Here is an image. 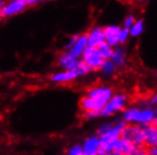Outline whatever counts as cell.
Listing matches in <instances>:
<instances>
[{"instance_id": "obj_1", "label": "cell", "mask_w": 157, "mask_h": 155, "mask_svg": "<svg viewBox=\"0 0 157 155\" xmlns=\"http://www.w3.org/2000/svg\"><path fill=\"white\" fill-rule=\"evenodd\" d=\"M122 118L128 122V124H133L138 126H147V124H153L156 119V112L155 108H149L148 105L146 106H128V108L122 112Z\"/></svg>"}, {"instance_id": "obj_2", "label": "cell", "mask_w": 157, "mask_h": 155, "mask_svg": "<svg viewBox=\"0 0 157 155\" xmlns=\"http://www.w3.org/2000/svg\"><path fill=\"white\" fill-rule=\"evenodd\" d=\"M129 95L125 93H115L101 110V117H113L116 113L123 112L128 108Z\"/></svg>"}, {"instance_id": "obj_3", "label": "cell", "mask_w": 157, "mask_h": 155, "mask_svg": "<svg viewBox=\"0 0 157 155\" xmlns=\"http://www.w3.org/2000/svg\"><path fill=\"white\" fill-rule=\"evenodd\" d=\"M121 137L126 140H129L130 143L138 146V147L145 146V137H144L142 126H138V124H126V126L122 130Z\"/></svg>"}, {"instance_id": "obj_4", "label": "cell", "mask_w": 157, "mask_h": 155, "mask_svg": "<svg viewBox=\"0 0 157 155\" xmlns=\"http://www.w3.org/2000/svg\"><path fill=\"white\" fill-rule=\"evenodd\" d=\"M81 59L86 63H88V66L92 69V71L100 70L102 65H104V62H105V59L102 58V56L99 52L98 48H94V47L86 48V51L83 52Z\"/></svg>"}, {"instance_id": "obj_5", "label": "cell", "mask_w": 157, "mask_h": 155, "mask_svg": "<svg viewBox=\"0 0 157 155\" xmlns=\"http://www.w3.org/2000/svg\"><path fill=\"white\" fill-rule=\"evenodd\" d=\"M28 7V5L23 0H9L5 4V0H1L0 5V15L2 18H8L22 13Z\"/></svg>"}, {"instance_id": "obj_6", "label": "cell", "mask_w": 157, "mask_h": 155, "mask_svg": "<svg viewBox=\"0 0 157 155\" xmlns=\"http://www.w3.org/2000/svg\"><path fill=\"white\" fill-rule=\"evenodd\" d=\"M86 95L107 103V102L109 101L110 97L114 95V92H113L112 87L107 85H94L88 89Z\"/></svg>"}, {"instance_id": "obj_7", "label": "cell", "mask_w": 157, "mask_h": 155, "mask_svg": "<svg viewBox=\"0 0 157 155\" xmlns=\"http://www.w3.org/2000/svg\"><path fill=\"white\" fill-rule=\"evenodd\" d=\"M82 147L86 155H98L101 150V139L99 135L86 137L82 144Z\"/></svg>"}, {"instance_id": "obj_8", "label": "cell", "mask_w": 157, "mask_h": 155, "mask_svg": "<svg viewBox=\"0 0 157 155\" xmlns=\"http://www.w3.org/2000/svg\"><path fill=\"white\" fill-rule=\"evenodd\" d=\"M104 32H105V41L109 43L110 45L114 48L121 45V32L122 28L117 25H109V26L104 27Z\"/></svg>"}, {"instance_id": "obj_9", "label": "cell", "mask_w": 157, "mask_h": 155, "mask_svg": "<svg viewBox=\"0 0 157 155\" xmlns=\"http://www.w3.org/2000/svg\"><path fill=\"white\" fill-rule=\"evenodd\" d=\"M78 77V75L76 74V71L74 69L73 70L63 69L60 70V71L54 73V74L51 75L50 81L52 83H56V84H68V83L74 81Z\"/></svg>"}, {"instance_id": "obj_10", "label": "cell", "mask_w": 157, "mask_h": 155, "mask_svg": "<svg viewBox=\"0 0 157 155\" xmlns=\"http://www.w3.org/2000/svg\"><path fill=\"white\" fill-rule=\"evenodd\" d=\"M78 61V58H76L70 51L66 50L59 54L58 59H57V65L62 69L73 70L75 68V66H76Z\"/></svg>"}, {"instance_id": "obj_11", "label": "cell", "mask_w": 157, "mask_h": 155, "mask_svg": "<svg viewBox=\"0 0 157 155\" xmlns=\"http://www.w3.org/2000/svg\"><path fill=\"white\" fill-rule=\"evenodd\" d=\"M102 42H105V32L102 27H94L88 32L89 47L98 48Z\"/></svg>"}, {"instance_id": "obj_12", "label": "cell", "mask_w": 157, "mask_h": 155, "mask_svg": "<svg viewBox=\"0 0 157 155\" xmlns=\"http://www.w3.org/2000/svg\"><path fill=\"white\" fill-rule=\"evenodd\" d=\"M144 137H145V146L146 147H155L157 146V127L155 124H147L142 126Z\"/></svg>"}, {"instance_id": "obj_13", "label": "cell", "mask_w": 157, "mask_h": 155, "mask_svg": "<svg viewBox=\"0 0 157 155\" xmlns=\"http://www.w3.org/2000/svg\"><path fill=\"white\" fill-rule=\"evenodd\" d=\"M88 47H89V43H88V33H83V34H78L76 42L74 43V45L68 51L73 56H75L76 58L80 59L82 57L83 52L86 51V49Z\"/></svg>"}, {"instance_id": "obj_14", "label": "cell", "mask_w": 157, "mask_h": 155, "mask_svg": "<svg viewBox=\"0 0 157 155\" xmlns=\"http://www.w3.org/2000/svg\"><path fill=\"white\" fill-rule=\"evenodd\" d=\"M112 60L115 62L117 67H123L126 63V51L124 48L116 47L114 50V53L112 56Z\"/></svg>"}, {"instance_id": "obj_15", "label": "cell", "mask_w": 157, "mask_h": 155, "mask_svg": "<svg viewBox=\"0 0 157 155\" xmlns=\"http://www.w3.org/2000/svg\"><path fill=\"white\" fill-rule=\"evenodd\" d=\"M98 50L100 52V54L102 56V58L105 59V60H107V59H112V56L114 53L115 48L105 41V42H102L98 47Z\"/></svg>"}, {"instance_id": "obj_16", "label": "cell", "mask_w": 157, "mask_h": 155, "mask_svg": "<svg viewBox=\"0 0 157 155\" xmlns=\"http://www.w3.org/2000/svg\"><path fill=\"white\" fill-rule=\"evenodd\" d=\"M116 69H117V66L115 65V62L113 61L112 59H107V60H105V62H104V65H102L100 71H101L104 75H106V76H110V75L115 74Z\"/></svg>"}, {"instance_id": "obj_17", "label": "cell", "mask_w": 157, "mask_h": 155, "mask_svg": "<svg viewBox=\"0 0 157 155\" xmlns=\"http://www.w3.org/2000/svg\"><path fill=\"white\" fill-rule=\"evenodd\" d=\"M144 28H145V23L142 20H136V22L133 23V25L130 28V35L133 36V38H137L144 32Z\"/></svg>"}, {"instance_id": "obj_18", "label": "cell", "mask_w": 157, "mask_h": 155, "mask_svg": "<svg viewBox=\"0 0 157 155\" xmlns=\"http://www.w3.org/2000/svg\"><path fill=\"white\" fill-rule=\"evenodd\" d=\"M74 70L76 71V74H78V76H84V75L89 74L90 71H92V69L88 66V63H86L81 58L78 59V63H76V66H75Z\"/></svg>"}, {"instance_id": "obj_19", "label": "cell", "mask_w": 157, "mask_h": 155, "mask_svg": "<svg viewBox=\"0 0 157 155\" xmlns=\"http://www.w3.org/2000/svg\"><path fill=\"white\" fill-rule=\"evenodd\" d=\"M66 155H86L84 150H83L82 145H78V144H75L73 146L67 150Z\"/></svg>"}, {"instance_id": "obj_20", "label": "cell", "mask_w": 157, "mask_h": 155, "mask_svg": "<svg viewBox=\"0 0 157 155\" xmlns=\"http://www.w3.org/2000/svg\"><path fill=\"white\" fill-rule=\"evenodd\" d=\"M100 116H101V111H86V112H83V117L86 120H94V119H97Z\"/></svg>"}, {"instance_id": "obj_21", "label": "cell", "mask_w": 157, "mask_h": 155, "mask_svg": "<svg viewBox=\"0 0 157 155\" xmlns=\"http://www.w3.org/2000/svg\"><path fill=\"white\" fill-rule=\"evenodd\" d=\"M112 127H113V124H112V122H104V124H101L98 127L97 132H98V135L100 136V135H102V134H105V132H108Z\"/></svg>"}, {"instance_id": "obj_22", "label": "cell", "mask_w": 157, "mask_h": 155, "mask_svg": "<svg viewBox=\"0 0 157 155\" xmlns=\"http://www.w3.org/2000/svg\"><path fill=\"white\" fill-rule=\"evenodd\" d=\"M129 36H131V35H130V30H128V28H125V27H123V28H122V32H121V39H120L121 44H124V43L128 41Z\"/></svg>"}, {"instance_id": "obj_23", "label": "cell", "mask_w": 157, "mask_h": 155, "mask_svg": "<svg viewBox=\"0 0 157 155\" xmlns=\"http://www.w3.org/2000/svg\"><path fill=\"white\" fill-rule=\"evenodd\" d=\"M134 22H136V18H134L133 15L126 16V18L124 20V27H125V28H128V30H130V28H131V26L133 25Z\"/></svg>"}, {"instance_id": "obj_24", "label": "cell", "mask_w": 157, "mask_h": 155, "mask_svg": "<svg viewBox=\"0 0 157 155\" xmlns=\"http://www.w3.org/2000/svg\"><path fill=\"white\" fill-rule=\"evenodd\" d=\"M78 34H76V35H73V36H71L70 38V40L67 41V43L65 44V50H70L73 45H74V43L76 42V40H78Z\"/></svg>"}, {"instance_id": "obj_25", "label": "cell", "mask_w": 157, "mask_h": 155, "mask_svg": "<svg viewBox=\"0 0 157 155\" xmlns=\"http://www.w3.org/2000/svg\"><path fill=\"white\" fill-rule=\"evenodd\" d=\"M100 155H124L122 153L121 151H118V150H110V151H107V152H102L100 153Z\"/></svg>"}, {"instance_id": "obj_26", "label": "cell", "mask_w": 157, "mask_h": 155, "mask_svg": "<svg viewBox=\"0 0 157 155\" xmlns=\"http://www.w3.org/2000/svg\"><path fill=\"white\" fill-rule=\"evenodd\" d=\"M148 104H149V105H153V106L157 108V92H155V93H154L153 95L150 96Z\"/></svg>"}, {"instance_id": "obj_27", "label": "cell", "mask_w": 157, "mask_h": 155, "mask_svg": "<svg viewBox=\"0 0 157 155\" xmlns=\"http://www.w3.org/2000/svg\"><path fill=\"white\" fill-rule=\"evenodd\" d=\"M44 0H26L28 2V6H34V5L39 4V2H42Z\"/></svg>"}, {"instance_id": "obj_28", "label": "cell", "mask_w": 157, "mask_h": 155, "mask_svg": "<svg viewBox=\"0 0 157 155\" xmlns=\"http://www.w3.org/2000/svg\"><path fill=\"white\" fill-rule=\"evenodd\" d=\"M148 150H149V152L154 153V154H157V146H155V147H150V148H148Z\"/></svg>"}, {"instance_id": "obj_29", "label": "cell", "mask_w": 157, "mask_h": 155, "mask_svg": "<svg viewBox=\"0 0 157 155\" xmlns=\"http://www.w3.org/2000/svg\"><path fill=\"white\" fill-rule=\"evenodd\" d=\"M154 124H155V126H156V127H157V118H156V119H155V121H154Z\"/></svg>"}, {"instance_id": "obj_30", "label": "cell", "mask_w": 157, "mask_h": 155, "mask_svg": "<svg viewBox=\"0 0 157 155\" xmlns=\"http://www.w3.org/2000/svg\"><path fill=\"white\" fill-rule=\"evenodd\" d=\"M44 1H49V0H44Z\"/></svg>"}, {"instance_id": "obj_31", "label": "cell", "mask_w": 157, "mask_h": 155, "mask_svg": "<svg viewBox=\"0 0 157 155\" xmlns=\"http://www.w3.org/2000/svg\"><path fill=\"white\" fill-rule=\"evenodd\" d=\"M98 155H100V154H98Z\"/></svg>"}, {"instance_id": "obj_32", "label": "cell", "mask_w": 157, "mask_h": 155, "mask_svg": "<svg viewBox=\"0 0 157 155\" xmlns=\"http://www.w3.org/2000/svg\"><path fill=\"white\" fill-rule=\"evenodd\" d=\"M5 1H6V0H5Z\"/></svg>"}, {"instance_id": "obj_33", "label": "cell", "mask_w": 157, "mask_h": 155, "mask_svg": "<svg viewBox=\"0 0 157 155\" xmlns=\"http://www.w3.org/2000/svg\"><path fill=\"white\" fill-rule=\"evenodd\" d=\"M156 75H157V74H156Z\"/></svg>"}]
</instances>
